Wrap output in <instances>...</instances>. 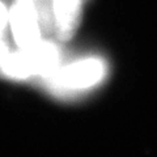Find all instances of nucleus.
I'll return each mask as SVG.
<instances>
[{"label":"nucleus","mask_w":157,"mask_h":157,"mask_svg":"<svg viewBox=\"0 0 157 157\" xmlns=\"http://www.w3.org/2000/svg\"><path fill=\"white\" fill-rule=\"evenodd\" d=\"M32 55L36 76L41 77L42 80L50 77L63 66V54L62 50L55 42L43 41L36 45L29 50Z\"/></svg>","instance_id":"nucleus-4"},{"label":"nucleus","mask_w":157,"mask_h":157,"mask_svg":"<svg viewBox=\"0 0 157 157\" xmlns=\"http://www.w3.org/2000/svg\"><path fill=\"white\" fill-rule=\"evenodd\" d=\"M82 0H54L55 34L60 42L73 37L81 21Z\"/></svg>","instance_id":"nucleus-3"},{"label":"nucleus","mask_w":157,"mask_h":157,"mask_svg":"<svg viewBox=\"0 0 157 157\" xmlns=\"http://www.w3.org/2000/svg\"><path fill=\"white\" fill-rule=\"evenodd\" d=\"M9 22L8 17V9L4 4L0 2V62L7 56V54L11 51L9 46L6 41V28L7 24Z\"/></svg>","instance_id":"nucleus-7"},{"label":"nucleus","mask_w":157,"mask_h":157,"mask_svg":"<svg viewBox=\"0 0 157 157\" xmlns=\"http://www.w3.org/2000/svg\"><path fill=\"white\" fill-rule=\"evenodd\" d=\"M14 42L21 50H30L42 39L37 9L33 0H16L8 11Z\"/></svg>","instance_id":"nucleus-2"},{"label":"nucleus","mask_w":157,"mask_h":157,"mask_svg":"<svg viewBox=\"0 0 157 157\" xmlns=\"http://www.w3.org/2000/svg\"><path fill=\"white\" fill-rule=\"evenodd\" d=\"M37 9L38 22L42 34L50 36L55 33V21H54V0H33Z\"/></svg>","instance_id":"nucleus-6"},{"label":"nucleus","mask_w":157,"mask_h":157,"mask_svg":"<svg viewBox=\"0 0 157 157\" xmlns=\"http://www.w3.org/2000/svg\"><path fill=\"white\" fill-rule=\"evenodd\" d=\"M0 75L13 80H26L36 76L32 55L29 50L9 51L0 62Z\"/></svg>","instance_id":"nucleus-5"},{"label":"nucleus","mask_w":157,"mask_h":157,"mask_svg":"<svg viewBox=\"0 0 157 157\" xmlns=\"http://www.w3.org/2000/svg\"><path fill=\"white\" fill-rule=\"evenodd\" d=\"M106 72L104 59L92 56L62 66L43 82L52 94L66 97L94 88L104 81Z\"/></svg>","instance_id":"nucleus-1"}]
</instances>
